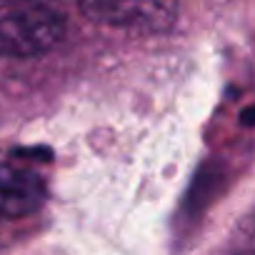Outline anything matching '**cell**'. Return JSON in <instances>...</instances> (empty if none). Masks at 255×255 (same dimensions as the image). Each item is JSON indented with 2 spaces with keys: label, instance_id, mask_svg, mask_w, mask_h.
<instances>
[{
  "label": "cell",
  "instance_id": "3",
  "mask_svg": "<svg viewBox=\"0 0 255 255\" xmlns=\"http://www.w3.org/2000/svg\"><path fill=\"white\" fill-rule=\"evenodd\" d=\"M45 200L43 180L25 168L0 165V220L35 213Z\"/></svg>",
  "mask_w": 255,
  "mask_h": 255
},
{
  "label": "cell",
  "instance_id": "2",
  "mask_svg": "<svg viewBox=\"0 0 255 255\" xmlns=\"http://www.w3.org/2000/svg\"><path fill=\"white\" fill-rule=\"evenodd\" d=\"M88 20L130 33H165L175 25L178 0H80Z\"/></svg>",
  "mask_w": 255,
  "mask_h": 255
},
{
  "label": "cell",
  "instance_id": "1",
  "mask_svg": "<svg viewBox=\"0 0 255 255\" xmlns=\"http://www.w3.org/2000/svg\"><path fill=\"white\" fill-rule=\"evenodd\" d=\"M65 10L58 0H8L0 8V55L35 58L65 35Z\"/></svg>",
  "mask_w": 255,
  "mask_h": 255
}]
</instances>
